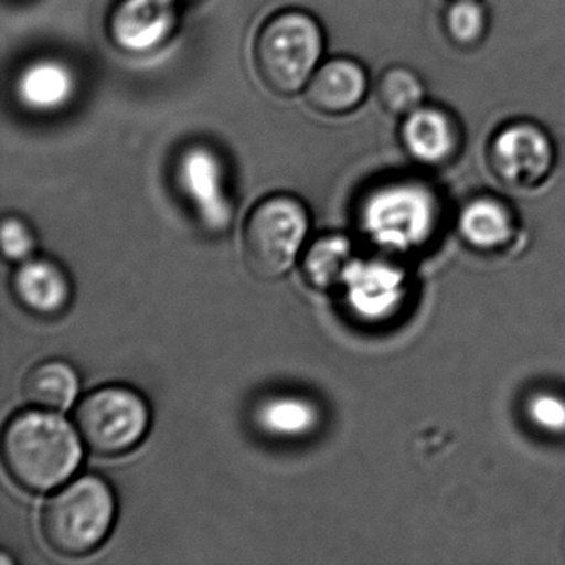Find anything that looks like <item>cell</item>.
<instances>
[{"label":"cell","mask_w":565,"mask_h":565,"mask_svg":"<svg viewBox=\"0 0 565 565\" xmlns=\"http://www.w3.org/2000/svg\"><path fill=\"white\" fill-rule=\"evenodd\" d=\"M75 428L51 409H25L12 416L2 438V456L11 478L38 494L65 484L84 458L85 443Z\"/></svg>","instance_id":"cell-1"},{"label":"cell","mask_w":565,"mask_h":565,"mask_svg":"<svg viewBox=\"0 0 565 565\" xmlns=\"http://www.w3.org/2000/svg\"><path fill=\"white\" fill-rule=\"evenodd\" d=\"M489 167L504 186L531 190L554 170L555 147L544 128L532 121L504 125L489 143Z\"/></svg>","instance_id":"cell-7"},{"label":"cell","mask_w":565,"mask_h":565,"mask_svg":"<svg viewBox=\"0 0 565 565\" xmlns=\"http://www.w3.org/2000/svg\"><path fill=\"white\" fill-rule=\"evenodd\" d=\"M369 90L365 68L352 58H333L317 68L306 87V104L316 114L340 117L362 105Z\"/></svg>","instance_id":"cell-12"},{"label":"cell","mask_w":565,"mask_h":565,"mask_svg":"<svg viewBox=\"0 0 565 565\" xmlns=\"http://www.w3.org/2000/svg\"><path fill=\"white\" fill-rule=\"evenodd\" d=\"M359 217L375 246L388 253H412L435 236L441 206L431 186L403 178L373 188L363 198Z\"/></svg>","instance_id":"cell-2"},{"label":"cell","mask_w":565,"mask_h":565,"mask_svg":"<svg viewBox=\"0 0 565 565\" xmlns=\"http://www.w3.org/2000/svg\"><path fill=\"white\" fill-rule=\"evenodd\" d=\"M117 501L100 476H82L55 492L42 511V534L65 557L94 552L110 534Z\"/></svg>","instance_id":"cell-4"},{"label":"cell","mask_w":565,"mask_h":565,"mask_svg":"<svg viewBox=\"0 0 565 565\" xmlns=\"http://www.w3.org/2000/svg\"><path fill=\"white\" fill-rule=\"evenodd\" d=\"M340 284L347 310L365 323L392 319L402 310L408 296L405 270L385 259H353Z\"/></svg>","instance_id":"cell-8"},{"label":"cell","mask_w":565,"mask_h":565,"mask_svg":"<svg viewBox=\"0 0 565 565\" xmlns=\"http://www.w3.org/2000/svg\"><path fill=\"white\" fill-rule=\"evenodd\" d=\"M376 98L388 114L406 117L425 105V85L412 68L392 67L380 77Z\"/></svg>","instance_id":"cell-19"},{"label":"cell","mask_w":565,"mask_h":565,"mask_svg":"<svg viewBox=\"0 0 565 565\" xmlns=\"http://www.w3.org/2000/svg\"><path fill=\"white\" fill-rule=\"evenodd\" d=\"M353 260V244L343 234H323L307 247L302 260L303 277L312 289L339 286Z\"/></svg>","instance_id":"cell-18"},{"label":"cell","mask_w":565,"mask_h":565,"mask_svg":"<svg viewBox=\"0 0 565 565\" xmlns=\"http://www.w3.org/2000/svg\"><path fill=\"white\" fill-rule=\"evenodd\" d=\"M458 230L462 241L472 249L494 253L514 239V213L498 198H475L459 213Z\"/></svg>","instance_id":"cell-14"},{"label":"cell","mask_w":565,"mask_h":565,"mask_svg":"<svg viewBox=\"0 0 565 565\" xmlns=\"http://www.w3.org/2000/svg\"><path fill=\"white\" fill-rule=\"evenodd\" d=\"M74 90L75 78L71 68L51 58L28 65L18 78V95L22 104L42 114L65 107Z\"/></svg>","instance_id":"cell-15"},{"label":"cell","mask_w":565,"mask_h":565,"mask_svg":"<svg viewBox=\"0 0 565 565\" xmlns=\"http://www.w3.org/2000/svg\"><path fill=\"white\" fill-rule=\"evenodd\" d=\"M527 422L545 435H565V396L554 392H535L524 405Z\"/></svg>","instance_id":"cell-21"},{"label":"cell","mask_w":565,"mask_h":565,"mask_svg":"<svg viewBox=\"0 0 565 565\" xmlns=\"http://www.w3.org/2000/svg\"><path fill=\"white\" fill-rule=\"evenodd\" d=\"M322 52L323 34L316 19L302 11H284L257 32L254 71L270 94L294 97L316 74Z\"/></svg>","instance_id":"cell-3"},{"label":"cell","mask_w":565,"mask_h":565,"mask_svg":"<svg viewBox=\"0 0 565 565\" xmlns=\"http://www.w3.org/2000/svg\"><path fill=\"white\" fill-rule=\"evenodd\" d=\"M85 445L98 456H120L140 445L150 426V408L127 386H104L88 393L74 413Z\"/></svg>","instance_id":"cell-6"},{"label":"cell","mask_w":565,"mask_h":565,"mask_svg":"<svg viewBox=\"0 0 565 565\" xmlns=\"http://www.w3.org/2000/svg\"><path fill=\"white\" fill-rule=\"evenodd\" d=\"M11 286L19 306L32 316L54 319L71 306V279L54 260H24L12 274Z\"/></svg>","instance_id":"cell-13"},{"label":"cell","mask_w":565,"mask_h":565,"mask_svg":"<svg viewBox=\"0 0 565 565\" xmlns=\"http://www.w3.org/2000/svg\"><path fill=\"white\" fill-rule=\"evenodd\" d=\"M177 174L181 191L207 226L217 230L230 223L223 164L214 151L203 145L188 148L178 160Z\"/></svg>","instance_id":"cell-10"},{"label":"cell","mask_w":565,"mask_h":565,"mask_svg":"<svg viewBox=\"0 0 565 565\" xmlns=\"http://www.w3.org/2000/svg\"><path fill=\"white\" fill-rule=\"evenodd\" d=\"M309 233V213L302 201L274 194L257 203L243 231L247 269L259 279H279L296 264Z\"/></svg>","instance_id":"cell-5"},{"label":"cell","mask_w":565,"mask_h":565,"mask_svg":"<svg viewBox=\"0 0 565 565\" xmlns=\"http://www.w3.org/2000/svg\"><path fill=\"white\" fill-rule=\"evenodd\" d=\"M406 153L425 167H443L458 154L461 128L449 111L422 105L406 115L399 130Z\"/></svg>","instance_id":"cell-11"},{"label":"cell","mask_w":565,"mask_h":565,"mask_svg":"<svg viewBox=\"0 0 565 565\" xmlns=\"http://www.w3.org/2000/svg\"><path fill=\"white\" fill-rule=\"evenodd\" d=\"M81 380L71 363L47 360L29 370L22 385L24 398L31 405L51 412H65L74 405Z\"/></svg>","instance_id":"cell-17"},{"label":"cell","mask_w":565,"mask_h":565,"mask_svg":"<svg viewBox=\"0 0 565 565\" xmlns=\"http://www.w3.org/2000/svg\"><path fill=\"white\" fill-rule=\"evenodd\" d=\"M488 24V12L479 0H452L445 12L446 34L452 44L461 49L481 44Z\"/></svg>","instance_id":"cell-20"},{"label":"cell","mask_w":565,"mask_h":565,"mask_svg":"<svg viewBox=\"0 0 565 565\" xmlns=\"http://www.w3.org/2000/svg\"><path fill=\"white\" fill-rule=\"evenodd\" d=\"M178 0H120L108 18V35L115 47L131 55L150 54L164 44L177 28Z\"/></svg>","instance_id":"cell-9"},{"label":"cell","mask_w":565,"mask_h":565,"mask_svg":"<svg viewBox=\"0 0 565 565\" xmlns=\"http://www.w3.org/2000/svg\"><path fill=\"white\" fill-rule=\"evenodd\" d=\"M257 428L279 439H299L312 435L320 423V409L300 395H274L264 398L254 413Z\"/></svg>","instance_id":"cell-16"},{"label":"cell","mask_w":565,"mask_h":565,"mask_svg":"<svg viewBox=\"0 0 565 565\" xmlns=\"http://www.w3.org/2000/svg\"><path fill=\"white\" fill-rule=\"evenodd\" d=\"M2 254L6 259L12 263H24L31 259L35 250V237L28 223L19 220V217H6L2 223Z\"/></svg>","instance_id":"cell-22"}]
</instances>
